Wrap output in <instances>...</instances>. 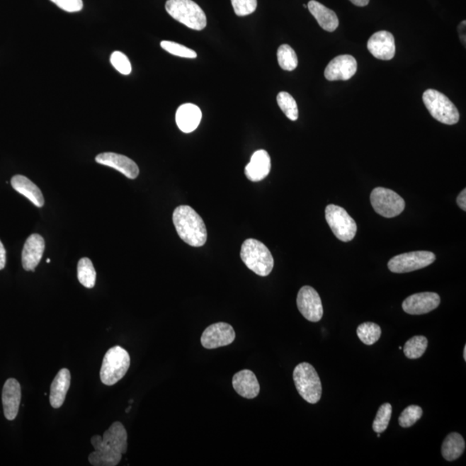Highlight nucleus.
Listing matches in <instances>:
<instances>
[{
	"mask_svg": "<svg viewBox=\"0 0 466 466\" xmlns=\"http://www.w3.org/2000/svg\"><path fill=\"white\" fill-rule=\"evenodd\" d=\"M173 223L181 240L193 247L203 246L208 231L203 218L191 207L180 206L173 213Z\"/></svg>",
	"mask_w": 466,
	"mask_h": 466,
	"instance_id": "obj_2",
	"label": "nucleus"
},
{
	"mask_svg": "<svg viewBox=\"0 0 466 466\" xmlns=\"http://www.w3.org/2000/svg\"><path fill=\"white\" fill-rule=\"evenodd\" d=\"M303 6L305 7V8H307V5H304Z\"/></svg>",
	"mask_w": 466,
	"mask_h": 466,
	"instance_id": "obj_42",
	"label": "nucleus"
},
{
	"mask_svg": "<svg viewBox=\"0 0 466 466\" xmlns=\"http://www.w3.org/2000/svg\"><path fill=\"white\" fill-rule=\"evenodd\" d=\"M21 402V386L14 378L8 379L4 385L2 402L7 420L13 421L18 416Z\"/></svg>",
	"mask_w": 466,
	"mask_h": 466,
	"instance_id": "obj_18",
	"label": "nucleus"
},
{
	"mask_svg": "<svg viewBox=\"0 0 466 466\" xmlns=\"http://www.w3.org/2000/svg\"><path fill=\"white\" fill-rule=\"evenodd\" d=\"M358 337L366 346H373L381 337V327L373 322L363 323L357 329Z\"/></svg>",
	"mask_w": 466,
	"mask_h": 466,
	"instance_id": "obj_27",
	"label": "nucleus"
},
{
	"mask_svg": "<svg viewBox=\"0 0 466 466\" xmlns=\"http://www.w3.org/2000/svg\"><path fill=\"white\" fill-rule=\"evenodd\" d=\"M392 416V406L384 404L379 408L377 416L373 421V428L375 432L381 433L385 432L390 424Z\"/></svg>",
	"mask_w": 466,
	"mask_h": 466,
	"instance_id": "obj_31",
	"label": "nucleus"
},
{
	"mask_svg": "<svg viewBox=\"0 0 466 466\" xmlns=\"http://www.w3.org/2000/svg\"><path fill=\"white\" fill-rule=\"evenodd\" d=\"M271 169V160L268 153L264 149L256 151L246 165L244 174L247 178L254 183L262 181L268 176Z\"/></svg>",
	"mask_w": 466,
	"mask_h": 466,
	"instance_id": "obj_19",
	"label": "nucleus"
},
{
	"mask_svg": "<svg viewBox=\"0 0 466 466\" xmlns=\"http://www.w3.org/2000/svg\"><path fill=\"white\" fill-rule=\"evenodd\" d=\"M232 386L239 396L247 399H254L260 392L258 378L250 370H243L236 373L232 378Z\"/></svg>",
	"mask_w": 466,
	"mask_h": 466,
	"instance_id": "obj_20",
	"label": "nucleus"
},
{
	"mask_svg": "<svg viewBox=\"0 0 466 466\" xmlns=\"http://www.w3.org/2000/svg\"><path fill=\"white\" fill-rule=\"evenodd\" d=\"M110 62L114 68L124 76H128L132 72V64H130L128 57L120 51H114L110 55Z\"/></svg>",
	"mask_w": 466,
	"mask_h": 466,
	"instance_id": "obj_34",
	"label": "nucleus"
},
{
	"mask_svg": "<svg viewBox=\"0 0 466 466\" xmlns=\"http://www.w3.org/2000/svg\"><path fill=\"white\" fill-rule=\"evenodd\" d=\"M428 341L424 336H414L407 341L404 347L405 356L409 359H417L425 353Z\"/></svg>",
	"mask_w": 466,
	"mask_h": 466,
	"instance_id": "obj_28",
	"label": "nucleus"
},
{
	"mask_svg": "<svg viewBox=\"0 0 466 466\" xmlns=\"http://www.w3.org/2000/svg\"><path fill=\"white\" fill-rule=\"evenodd\" d=\"M457 203L459 205L462 210L466 211V189L465 188L463 191L460 193V195L458 196Z\"/></svg>",
	"mask_w": 466,
	"mask_h": 466,
	"instance_id": "obj_38",
	"label": "nucleus"
},
{
	"mask_svg": "<svg viewBox=\"0 0 466 466\" xmlns=\"http://www.w3.org/2000/svg\"><path fill=\"white\" fill-rule=\"evenodd\" d=\"M465 449L464 438L460 433H452L446 436L442 444L441 453L445 460L453 461L459 459L464 453Z\"/></svg>",
	"mask_w": 466,
	"mask_h": 466,
	"instance_id": "obj_25",
	"label": "nucleus"
},
{
	"mask_svg": "<svg viewBox=\"0 0 466 466\" xmlns=\"http://www.w3.org/2000/svg\"><path fill=\"white\" fill-rule=\"evenodd\" d=\"M203 113L198 106L188 103L181 105L176 110V120L181 132L191 133L198 127Z\"/></svg>",
	"mask_w": 466,
	"mask_h": 466,
	"instance_id": "obj_21",
	"label": "nucleus"
},
{
	"mask_svg": "<svg viewBox=\"0 0 466 466\" xmlns=\"http://www.w3.org/2000/svg\"><path fill=\"white\" fill-rule=\"evenodd\" d=\"M45 250V241L39 234H33L27 239L22 252V264L27 271H35Z\"/></svg>",
	"mask_w": 466,
	"mask_h": 466,
	"instance_id": "obj_17",
	"label": "nucleus"
},
{
	"mask_svg": "<svg viewBox=\"0 0 466 466\" xmlns=\"http://www.w3.org/2000/svg\"><path fill=\"white\" fill-rule=\"evenodd\" d=\"M422 414H424V411H422L421 407L416 405L409 406L408 408H406L402 411L400 417H399V424H400L402 428H410V426L416 424L420 420Z\"/></svg>",
	"mask_w": 466,
	"mask_h": 466,
	"instance_id": "obj_32",
	"label": "nucleus"
},
{
	"mask_svg": "<svg viewBox=\"0 0 466 466\" xmlns=\"http://www.w3.org/2000/svg\"><path fill=\"white\" fill-rule=\"evenodd\" d=\"M293 378L296 390L304 400L311 404L321 400L322 385L317 371L309 363H301L295 367Z\"/></svg>",
	"mask_w": 466,
	"mask_h": 466,
	"instance_id": "obj_5",
	"label": "nucleus"
},
{
	"mask_svg": "<svg viewBox=\"0 0 466 466\" xmlns=\"http://www.w3.org/2000/svg\"><path fill=\"white\" fill-rule=\"evenodd\" d=\"M161 47L169 54L176 55V57L183 58H196L197 54L195 50L187 48L179 43L171 41H163L161 42Z\"/></svg>",
	"mask_w": 466,
	"mask_h": 466,
	"instance_id": "obj_33",
	"label": "nucleus"
},
{
	"mask_svg": "<svg viewBox=\"0 0 466 466\" xmlns=\"http://www.w3.org/2000/svg\"><path fill=\"white\" fill-rule=\"evenodd\" d=\"M298 309L304 318L311 322H318L323 317V306L318 292L310 286L300 290L296 299Z\"/></svg>",
	"mask_w": 466,
	"mask_h": 466,
	"instance_id": "obj_11",
	"label": "nucleus"
},
{
	"mask_svg": "<svg viewBox=\"0 0 466 466\" xmlns=\"http://www.w3.org/2000/svg\"><path fill=\"white\" fill-rule=\"evenodd\" d=\"M236 334L231 325L218 322L209 326L201 336V345L206 349H216L227 346L235 341Z\"/></svg>",
	"mask_w": 466,
	"mask_h": 466,
	"instance_id": "obj_12",
	"label": "nucleus"
},
{
	"mask_svg": "<svg viewBox=\"0 0 466 466\" xmlns=\"http://www.w3.org/2000/svg\"><path fill=\"white\" fill-rule=\"evenodd\" d=\"M232 5L236 15L244 17L254 13L258 0H232Z\"/></svg>",
	"mask_w": 466,
	"mask_h": 466,
	"instance_id": "obj_35",
	"label": "nucleus"
},
{
	"mask_svg": "<svg viewBox=\"0 0 466 466\" xmlns=\"http://www.w3.org/2000/svg\"><path fill=\"white\" fill-rule=\"evenodd\" d=\"M165 8L174 19L192 30H203L207 26L206 14L192 0H168Z\"/></svg>",
	"mask_w": 466,
	"mask_h": 466,
	"instance_id": "obj_4",
	"label": "nucleus"
},
{
	"mask_svg": "<svg viewBox=\"0 0 466 466\" xmlns=\"http://www.w3.org/2000/svg\"><path fill=\"white\" fill-rule=\"evenodd\" d=\"M240 256L249 270L260 276H267L274 268V258L268 247L259 240L249 239L241 247Z\"/></svg>",
	"mask_w": 466,
	"mask_h": 466,
	"instance_id": "obj_3",
	"label": "nucleus"
},
{
	"mask_svg": "<svg viewBox=\"0 0 466 466\" xmlns=\"http://www.w3.org/2000/svg\"><path fill=\"white\" fill-rule=\"evenodd\" d=\"M326 220L339 240L349 242L356 235L357 224L343 208L329 205L326 208Z\"/></svg>",
	"mask_w": 466,
	"mask_h": 466,
	"instance_id": "obj_8",
	"label": "nucleus"
},
{
	"mask_svg": "<svg viewBox=\"0 0 466 466\" xmlns=\"http://www.w3.org/2000/svg\"><path fill=\"white\" fill-rule=\"evenodd\" d=\"M371 55L379 60L390 61L396 55L394 38L389 31L381 30L371 35L367 43Z\"/></svg>",
	"mask_w": 466,
	"mask_h": 466,
	"instance_id": "obj_15",
	"label": "nucleus"
},
{
	"mask_svg": "<svg viewBox=\"0 0 466 466\" xmlns=\"http://www.w3.org/2000/svg\"><path fill=\"white\" fill-rule=\"evenodd\" d=\"M62 10L68 13H78L82 10V0H50Z\"/></svg>",
	"mask_w": 466,
	"mask_h": 466,
	"instance_id": "obj_36",
	"label": "nucleus"
},
{
	"mask_svg": "<svg viewBox=\"0 0 466 466\" xmlns=\"http://www.w3.org/2000/svg\"><path fill=\"white\" fill-rule=\"evenodd\" d=\"M436 259V255L431 251H413L394 256L390 260L388 267L394 273H407L428 266Z\"/></svg>",
	"mask_w": 466,
	"mask_h": 466,
	"instance_id": "obj_10",
	"label": "nucleus"
},
{
	"mask_svg": "<svg viewBox=\"0 0 466 466\" xmlns=\"http://www.w3.org/2000/svg\"><path fill=\"white\" fill-rule=\"evenodd\" d=\"M127 432L121 422L114 424L103 436H93L91 439L94 451L90 453L89 463L93 466H116L122 455L127 451Z\"/></svg>",
	"mask_w": 466,
	"mask_h": 466,
	"instance_id": "obj_1",
	"label": "nucleus"
},
{
	"mask_svg": "<svg viewBox=\"0 0 466 466\" xmlns=\"http://www.w3.org/2000/svg\"><path fill=\"white\" fill-rule=\"evenodd\" d=\"M98 164L108 166L123 174L129 179H136L140 175V168L130 158L113 152H105L96 158Z\"/></svg>",
	"mask_w": 466,
	"mask_h": 466,
	"instance_id": "obj_16",
	"label": "nucleus"
},
{
	"mask_svg": "<svg viewBox=\"0 0 466 466\" xmlns=\"http://www.w3.org/2000/svg\"><path fill=\"white\" fill-rule=\"evenodd\" d=\"M350 1L355 6L363 7L368 6L370 0H350Z\"/></svg>",
	"mask_w": 466,
	"mask_h": 466,
	"instance_id": "obj_39",
	"label": "nucleus"
},
{
	"mask_svg": "<svg viewBox=\"0 0 466 466\" xmlns=\"http://www.w3.org/2000/svg\"><path fill=\"white\" fill-rule=\"evenodd\" d=\"M307 8L323 30L333 33L339 27V18L333 10L315 0H311L307 4Z\"/></svg>",
	"mask_w": 466,
	"mask_h": 466,
	"instance_id": "obj_24",
	"label": "nucleus"
},
{
	"mask_svg": "<svg viewBox=\"0 0 466 466\" xmlns=\"http://www.w3.org/2000/svg\"><path fill=\"white\" fill-rule=\"evenodd\" d=\"M128 351L121 346H114L106 351L101 369V380L105 385L113 386L125 376L130 368Z\"/></svg>",
	"mask_w": 466,
	"mask_h": 466,
	"instance_id": "obj_6",
	"label": "nucleus"
},
{
	"mask_svg": "<svg viewBox=\"0 0 466 466\" xmlns=\"http://www.w3.org/2000/svg\"><path fill=\"white\" fill-rule=\"evenodd\" d=\"M71 382L70 371L62 369L55 376L50 387V402L54 409L61 408L64 404Z\"/></svg>",
	"mask_w": 466,
	"mask_h": 466,
	"instance_id": "obj_22",
	"label": "nucleus"
},
{
	"mask_svg": "<svg viewBox=\"0 0 466 466\" xmlns=\"http://www.w3.org/2000/svg\"><path fill=\"white\" fill-rule=\"evenodd\" d=\"M441 304L440 295L433 292H424L409 296L402 302V309L407 314L421 315L436 309Z\"/></svg>",
	"mask_w": 466,
	"mask_h": 466,
	"instance_id": "obj_14",
	"label": "nucleus"
},
{
	"mask_svg": "<svg viewBox=\"0 0 466 466\" xmlns=\"http://www.w3.org/2000/svg\"><path fill=\"white\" fill-rule=\"evenodd\" d=\"M78 280L83 286L93 288L96 286V271L92 261L88 258H83L78 263Z\"/></svg>",
	"mask_w": 466,
	"mask_h": 466,
	"instance_id": "obj_26",
	"label": "nucleus"
},
{
	"mask_svg": "<svg viewBox=\"0 0 466 466\" xmlns=\"http://www.w3.org/2000/svg\"><path fill=\"white\" fill-rule=\"evenodd\" d=\"M358 69L356 59L353 55H342L335 57L326 66L324 76L327 81H348Z\"/></svg>",
	"mask_w": 466,
	"mask_h": 466,
	"instance_id": "obj_13",
	"label": "nucleus"
},
{
	"mask_svg": "<svg viewBox=\"0 0 466 466\" xmlns=\"http://www.w3.org/2000/svg\"><path fill=\"white\" fill-rule=\"evenodd\" d=\"M278 104L288 120L295 121L298 120L299 110L297 103L290 93L281 92L278 93Z\"/></svg>",
	"mask_w": 466,
	"mask_h": 466,
	"instance_id": "obj_29",
	"label": "nucleus"
},
{
	"mask_svg": "<svg viewBox=\"0 0 466 466\" xmlns=\"http://www.w3.org/2000/svg\"><path fill=\"white\" fill-rule=\"evenodd\" d=\"M47 263H50V258L47 259Z\"/></svg>",
	"mask_w": 466,
	"mask_h": 466,
	"instance_id": "obj_41",
	"label": "nucleus"
},
{
	"mask_svg": "<svg viewBox=\"0 0 466 466\" xmlns=\"http://www.w3.org/2000/svg\"><path fill=\"white\" fill-rule=\"evenodd\" d=\"M426 109L433 118L442 124L453 125L460 120V113L456 106L439 91L428 89L424 93Z\"/></svg>",
	"mask_w": 466,
	"mask_h": 466,
	"instance_id": "obj_7",
	"label": "nucleus"
},
{
	"mask_svg": "<svg viewBox=\"0 0 466 466\" xmlns=\"http://www.w3.org/2000/svg\"><path fill=\"white\" fill-rule=\"evenodd\" d=\"M278 60L283 70L293 71L298 66V58L290 45H283L278 50Z\"/></svg>",
	"mask_w": 466,
	"mask_h": 466,
	"instance_id": "obj_30",
	"label": "nucleus"
},
{
	"mask_svg": "<svg viewBox=\"0 0 466 466\" xmlns=\"http://www.w3.org/2000/svg\"><path fill=\"white\" fill-rule=\"evenodd\" d=\"M464 359H465V361H466V346H465V348H464Z\"/></svg>",
	"mask_w": 466,
	"mask_h": 466,
	"instance_id": "obj_40",
	"label": "nucleus"
},
{
	"mask_svg": "<svg viewBox=\"0 0 466 466\" xmlns=\"http://www.w3.org/2000/svg\"><path fill=\"white\" fill-rule=\"evenodd\" d=\"M6 263V251L4 244L0 240V271L3 270Z\"/></svg>",
	"mask_w": 466,
	"mask_h": 466,
	"instance_id": "obj_37",
	"label": "nucleus"
},
{
	"mask_svg": "<svg viewBox=\"0 0 466 466\" xmlns=\"http://www.w3.org/2000/svg\"><path fill=\"white\" fill-rule=\"evenodd\" d=\"M11 184L16 191L26 197L35 207L42 208L45 205V198L40 189L27 177L14 176L11 178Z\"/></svg>",
	"mask_w": 466,
	"mask_h": 466,
	"instance_id": "obj_23",
	"label": "nucleus"
},
{
	"mask_svg": "<svg viewBox=\"0 0 466 466\" xmlns=\"http://www.w3.org/2000/svg\"><path fill=\"white\" fill-rule=\"evenodd\" d=\"M370 203L379 215L394 218L405 209V201L396 192L385 188H376L370 195Z\"/></svg>",
	"mask_w": 466,
	"mask_h": 466,
	"instance_id": "obj_9",
	"label": "nucleus"
}]
</instances>
